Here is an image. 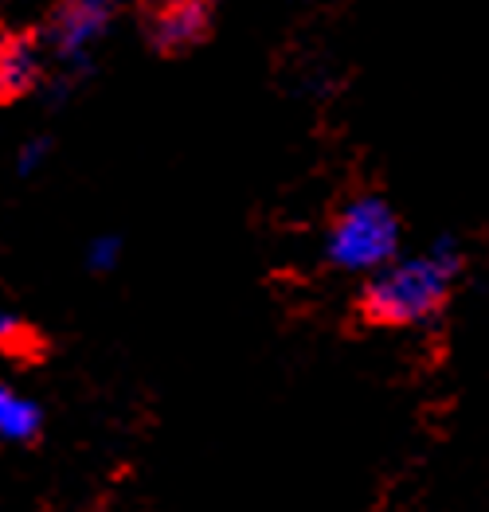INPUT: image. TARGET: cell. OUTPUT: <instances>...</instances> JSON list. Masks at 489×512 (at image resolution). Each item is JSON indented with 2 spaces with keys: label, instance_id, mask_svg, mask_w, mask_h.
I'll use <instances>...</instances> for the list:
<instances>
[{
  "label": "cell",
  "instance_id": "5",
  "mask_svg": "<svg viewBox=\"0 0 489 512\" xmlns=\"http://www.w3.org/2000/svg\"><path fill=\"white\" fill-rule=\"evenodd\" d=\"M114 12H118V0H47L40 36L59 51H79L83 43L102 36Z\"/></svg>",
  "mask_w": 489,
  "mask_h": 512
},
{
  "label": "cell",
  "instance_id": "2",
  "mask_svg": "<svg viewBox=\"0 0 489 512\" xmlns=\"http://www.w3.org/2000/svg\"><path fill=\"white\" fill-rule=\"evenodd\" d=\"M400 247V215L376 192H353L329 215V262L341 270H376Z\"/></svg>",
  "mask_w": 489,
  "mask_h": 512
},
{
  "label": "cell",
  "instance_id": "1",
  "mask_svg": "<svg viewBox=\"0 0 489 512\" xmlns=\"http://www.w3.org/2000/svg\"><path fill=\"white\" fill-rule=\"evenodd\" d=\"M454 301V270L439 258L384 262L349 301V325L360 333H400L439 321Z\"/></svg>",
  "mask_w": 489,
  "mask_h": 512
},
{
  "label": "cell",
  "instance_id": "6",
  "mask_svg": "<svg viewBox=\"0 0 489 512\" xmlns=\"http://www.w3.org/2000/svg\"><path fill=\"white\" fill-rule=\"evenodd\" d=\"M47 356H51V341L40 325L20 321V317H0V360L28 372V368L47 364Z\"/></svg>",
  "mask_w": 489,
  "mask_h": 512
},
{
  "label": "cell",
  "instance_id": "4",
  "mask_svg": "<svg viewBox=\"0 0 489 512\" xmlns=\"http://www.w3.org/2000/svg\"><path fill=\"white\" fill-rule=\"evenodd\" d=\"M44 83V36L40 24L12 28L0 20V110L24 102Z\"/></svg>",
  "mask_w": 489,
  "mask_h": 512
},
{
  "label": "cell",
  "instance_id": "7",
  "mask_svg": "<svg viewBox=\"0 0 489 512\" xmlns=\"http://www.w3.org/2000/svg\"><path fill=\"white\" fill-rule=\"evenodd\" d=\"M44 438V419L40 407L20 399L16 391L0 387V442H20V446H40Z\"/></svg>",
  "mask_w": 489,
  "mask_h": 512
},
{
  "label": "cell",
  "instance_id": "3",
  "mask_svg": "<svg viewBox=\"0 0 489 512\" xmlns=\"http://www.w3.org/2000/svg\"><path fill=\"white\" fill-rule=\"evenodd\" d=\"M220 0H134L141 43L157 59H188L216 36Z\"/></svg>",
  "mask_w": 489,
  "mask_h": 512
}]
</instances>
